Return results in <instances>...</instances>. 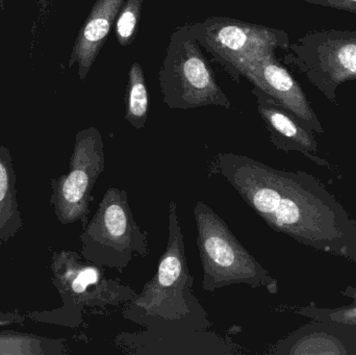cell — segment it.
Masks as SVG:
<instances>
[{
  "mask_svg": "<svg viewBox=\"0 0 356 355\" xmlns=\"http://www.w3.org/2000/svg\"><path fill=\"white\" fill-rule=\"evenodd\" d=\"M272 229L298 243L356 264V219L317 177L220 152L209 165Z\"/></svg>",
  "mask_w": 356,
  "mask_h": 355,
  "instance_id": "1",
  "label": "cell"
},
{
  "mask_svg": "<svg viewBox=\"0 0 356 355\" xmlns=\"http://www.w3.org/2000/svg\"><path fill=\"white\" fill-rule=\"evenodd\" d=\"M177 204L169 202L168 239L154 277L124 304L125 320L149 331H205L207 312L193 293L194 277L186 260Z\"/></svg>",
  "mask_w": 356,
  "mask_h": 355,
  "instance_id": "2",
  "label": "cell"
},
{
  "mask_svg": "<svg viewBox=\"0 0 356 355\" xmlns=\"http://www.w3.org/2000/svg\"><path fill=\"white\" fill-rule=\"evenodd\" d=\"M196 244L202 267L201 289L215 292L232 285L264 288L276 295L277 279L242 245L225 221L205 202L195 204Z\"/></svg>",
  "mask_w": 356,
  "mask_h": 355,
  "instance_id": "3",
  "label": "cell"
},
{
  "mask_svg": "<svg viewBox=\"0 0 356 355\" xmlns=\"http://www.w3.org/2000/svg\"><path fill=\"white\" fill-rule=\"evenodd\" d=\"M81 254L92 264L122 273L134 258L149 254L148 233L134 218L125 190H106L85 231Z\"/></svg>",
  "mask_w": 356,
  "mask_h": 355,
  "instance_id": "4",
  "label": "cell"
},
{
  "mask_svg": "<svg viewBox=\"0 0 356 355\" xmlns=\"http://www.w3.org/2000/svg\"><path fill=\"white\" fill-rule=\"evenodd\" d=\"M159 79L163 101L172 110L232 106L188 24L171 35Z\"/></svg>",
  "mask_w": 356,
  "mask_h": 355,
  "instance_id": "5",
  "label": "cell"
},
{
  "mask_svg": "<svg viewBox=\"0 0 356 355\" xmlns=\"http://www.w3.org/2000/svg\"><path fill=\"white\" fill-rule=\"evenodd\" d=\"M286 51L284 64L330 102H336L339 87L356 79V31H309Z\"/></svg>",
  "mask_w": 356,
  "mask_h": 355,
  "instance_id": "6",
  "label": "cell"
},
{
  "mask_svg": "<svg viewBox=\"0 0 356 355\" xmlns=\"http://www.w3.org/2000/svg\"><path fill=\"white\" fill-rule=\"evenodd\" d=\"M193 37L234 79L236 65L247 54L290 45L288 33L282 29L252 24L227 17H211L188 24Z\"/></svg>",
  "mask_w": 356,
  "mask_h": 355,
  "instance_id": "7",
  "label": "cell"
},
{
  "mask_svg": "<svg viewBox=\"0 0 356 355\" xmlns=\"http://www.w3.org/2000/svg\"><path fill=\"white\" fill-rule=\"evenodd\" d=\"M106 168L104 143L96 127L79 131L75 140L70 171L58 181L56 206L64 223L87 224L92 191Z\"/></svg>",
  "mask_w": 356,
  "mask_h": 355,
  "instance_id": "8",
  "label": "cell"
},
{
  "mask_svg": "<svg viewBox=\"0 0 356 355\" xmlns=\"http://www.w3.org/2000/svg\"><path fill=\"white\" fill-rule=\"evenodd\" d=\"M242 76L280 102L315 135H323V125L300 83L278 62L275 51L265 50L245 56L236 65L234 81Z\"/></svg>",
  "mask_w": 356,
  "mask_h": 355,
  "instance_id": "9",
  "label": "cell"
},
{
  "mask_svg": "<svg viewBox=\"0 0 356 355\" xmlns=\"http://www.w3.org/2000/svg\"><path fill=\"white\" fill-rule=\"evenodd\" d=\"M115 345L131 354L228 355L238 354L229 340L205 331H145L121 333Z\"/></svg>",
  "mask_w": 356,
  "mask_h": 355,
  "instance_id": "10",
  "label": "cell"
},
{
  "mask_svg": "<svg viewBox=\"0 0 356 355\" xmlns=\"http://www.w3.org/2000/svg\"><path fill=\"white\" fill-rule=\"evenodd\" d=\"M63 264V286L74 306L108 311L124 306L137 294L119 279L106 277L102 267L83 264L76 254H67Z\"/></svg>",
  "mask_w": 356,
  "mask_h": 355,
  "instance_id": "11",
  "label": "cell"
},
{
  "mask_svg": "<svg viewBox=\"0 0 356 355\" xmlns=\"http://www.w3.org/2000/svg\"><path fill=\"white\" fill-rule=\"evenodd\" d=\"M252 94L257 98V110L269 131L270 140L278 150L300 152L316 165L334 172L330 162L318 156L319 145L311 129L265 92L254 87Z\"/></svg>",
  "mask_w": 356,
  "mask_h": 355,
  "instance_id": "12",
  "label": "cell"
},
{
  "mask_svg": "<svg viewBox=\"0 0 356 355\" xmlns=\"http://www.w3.org/2000/svg\"><path fill=\"white\" fill-rule=\"evenodd\" d=\"M273 355H356V327L312 320L272 346Z\"/></svg>",
  "mask_w": 356,
  "mask_h": 355,
  "instance_id": "13",
  "label": "cell"
},
{
  "mask_svg": "<svg viewBox=\"0 0 356 355\" xmlns=\"http://www.w3.org/2000/svg\"><path fill=\"white\" fill-rule=\"evenodd\" d=\"M125 0H97L86 19L73 46L69 68L77 64L79 76L85 81L95 63L117 15Z\"/></svg>",
  "mask_w": 356,
  "mask_h": 355,
  "instance_id": "14",
  "label": "cell"
},
{
  "mask_svg": "<svg viewBox=\"0 0 356 355\" xmlns=\"http://www.w3.org/2000/svg\"><path fill=\"white\" fill-rule=\"evenodd\" d=\"M149 112V95L145 75L139 63H133L125 94V120L136 129H143Z\"/></svg>",
  "mask_w": 356,
  "mask_h": 355,
  "instance_id": "15",
  "label": "cell"
},
{
  "mask_svg": "<svg viewBox=\"0 0 356 355\" xmlns=\"http://www.w3.org/2000/svg\"><path fill=\"white\" fill-rule=\"evenodd\" d=\"M341 295L350 298L353 304L341 308H320L314 304L299 308L297 314L311 320L342 323L356 327V286H348L341 291Z\"/></svg>",
  "mask_w": 356,
  "mask_h": 355,
  "instance_id": "16",
  "label": "cell"
},
{
  "mask_svg": "<svg viewBox=\"0 0 356 355\" xmlns=\"http://www.w3.org/2000/svg\"><path fill=\"white\" fill-rule=\"evenodd\" d=\"M143 0H125L115 21V35L121 46L133 43L137 35Z\"/></svg>",
  "mask_w": 356,
  "mask_h": 355,
  "instance_id": "17",
  "label": "cell"
},
{
  "mask_svg": "<svg viewBox=\"0 0 356 355\" xmlns=\"http://www.w3.org/2000/svg\"><path fill=\"white\" fill-rule=\"evenodd\" d=\"M302 1L313 6L345 10L356 15V0H302Z\"/></svg>",
  "mask_w": 356,
  "mask_h": 355,
  "instance_id": "18",
  "label": "cell"
},
{
  "mask_svg": "<svg viewBox=\"0 0 356 355\" xmlns=\"http://www.w3.org/2000/svg\"><path fill=\"white\" fill-rule=\"evenodd\" d=\"M8 190H10V181H8V170L6 167L0 162V204L8 198Z\"/></svg>",
  "mask_w": 356,
  "mask_h": 355,
  "instance_id": "19",
  "label": "cell"
},
{
  "mask_svg": "<svg viewBox=\"0 0 356 355\" xmlns=\"http://www.w3.org/2000/svg\"><path fill=\"white\" fill-rule=\"evenodd\" d=\"M3 6H4V0H0V10H1L2 8H3Z\"/></svg>",
  "mask_w": 356,
  "mask_h": 355,
  "instance_id": "20",
  "label": "cell"
}]
</instances>
